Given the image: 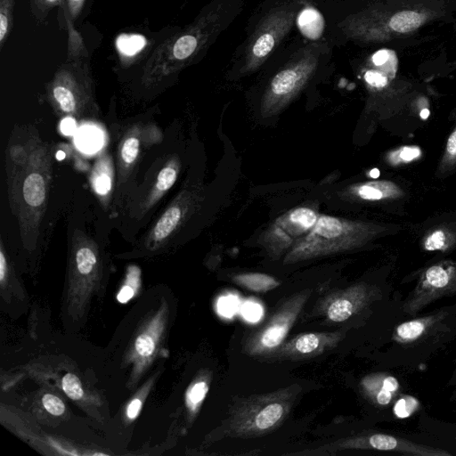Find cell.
<instances>
[{
    "mask_svg": "<svg viewBox=\"0 0 456 456\" xmlns=\"http://www.w3.org/2000/svg\"><path fill=\"white\" fill-rule=\"evenodd\" d=\"M364 233L361 223L319 215L313 229L287 252L283 262L294 264L352 249L361 244Z\"/></svg>",
    "mask_w": 456,
    "mask_h": 456,
    "instance_id": "cell-1",
    "label": "cell"
},
{
    "mask_svg": "<svg viewBox=\"0 0 456 456\" xmlns=\"http://www.w3.org/2000/svg\"><path fill=\"white\" fill-rule=\"evenodd\" d=\"M323 52L322 43L308 45L272 77L260 102L262 117L276 115L297 95L315 73Z\"/></svg>",
    "mask_w": 456,
    "mask_h": 456,
    "instance_id": "cell-2",
    "label": "cell"
},
{
    "mask_svg": "<svg viewBox=\"0 0 456 456\" xmlns=\"http://www.w3.org/2000/svg\"><path fill=\"white\" fill-rule=\"evenodd\" d=\"M297 6L295 2L285 3L272 8L262 17L238 59L240 75L256 71L266 61L292 28Z\"/></svg>",
    "mask_w": 456,
    "mask_h": 456,
    "instance_id": "cell-3",
    "label": "cell"
},
{
    "mask_svg": "<svg viewBox=\"0 0 456 456\" xmlns=\"http://www.w3.org/2000/svg\"><path fill=\"white\" fill-rule=\"evenodd\" d=\"M92 79L86 58L69 60L56 71L49 86V95L57 108L76 113L91 94Z\"/></svg>",
    "mask_w": 456,
    "mask_h": 456,
    "instance_id": "cell-4",
    "label": "cell"
},
{
    "mask_svg": "<svg viewBox=\"0 0 456 456\" xmlns=\"http://www.w3.org/2000/svg\"><path fill=\"white\" fill-rule=\"evenodd\" d=\"M310 294L311 291L306 289L286 300L264 325L248 338L246 352L251 355H264L278 348L295 323Z\"/></svg>",
    "mask_w": 456,
    "mask_h": 456,
    "instance_id": "cell-5",
    "label": "cell"
},
{
    "mask_svg": "<svg viewBox=\"0 0 456 456\" xmlns=\"http://www.w3.org/2000/svg\"><path fill=\"white\" fill-rule=\"evenodd\" d=\"M290 396V392L281 391L248 400L234 414L232 428L240 435L265 433L284 418Z\"/></svg>",
    "mask_w": 456,
    "mask_h": 456,
    "instance_id": "cell-6",
    "label": "cell"
},
{
    "mask_svg": "<svg viewBox=\"0 0 456 456\" xmlns=\"http://www.w3.org/2000/svg\"><path fill=\"white\" fill-rule=\"evenodd\" d=\"M318 216L311 207L294 208L275 219L259 237V241L269 255L278 257L313 229Z\"/></svg>",
    "mask_w": 456,
    "mask_h": 456,
    "instance_id": "cell-7",
    "label": "cell"
},
{
    "mask_svg": "<svg viewBox=\"0 0 456 456\" xmlns=\"http://www.w3.org/2000/svg\"><path fill=\"white\" fill-rule=\"evenodd\" d=\"M456 295V264H437L419 277L402 305L404 314L416 315L431 303Z\"/></svg>",
    "mask_w": 456,
    "mask_h": 456,
    "instance_id": "cell-8",
    "label": "cell"
},
{
    "mask_svg": "<svg viewBox=\"0 0 456 456\" xmlns=\"http://www.w3.org/2000/svg\"><path fill=\"white\" fill-rule=\"evenodd\" d=\"M456 314V305L440 308L430 314L411 319L395 326L392 339L403 349H420L429 340L436 342L449 333V319Z\"/></svg>",
    "mask_w": 456,
    "mask_h": 456,
    "instance_id": "cell-9",
    "label": "cell"
},
{
    "mask_svg": "<svg viewBox=\"0 0 456 456\" xmlns=\"http://www.w3.org/2000/svg\"><path fill=\"white\" fill-rule=\"evenodd\" d=\"M343 448L395 452L416 456H449V452L388 434L375 433L346 440Z\"/></svg>",
    "mask_w": 456,
    "mask_h": 456,
    "instance_id": "cell-10",
    "label": "cell"
},
{
    "mask_svg": "<svg viewBox=\"0 0 456 456\" xmlns=\"http://www.w3.org/2000/svg\"><path fill=\"white\" fill-rule=\"evenodd\" d=\"M377 291L366 285L350 287L329 304L326 314L330 321L341 322L365 306L374 297Z\"/></svg>",
    "mask_w": 456,
    "mask_h": 456,
    "instance_id": "cell-11",
    "label": "cell"
},
{
    "mask_svg": "<svg viewBox=\"0 0 456 456\" xmlns=\"http://www.w3.org/2000/svg\"><path fill=\"white\" fill-rule=\"evenodd\" d=\"M338 341V334L305 333L301 334L281 346L278 356L302 357L317 355L324 349L331 348Z\"/></svg>",
    "mask_w": 456,
    "mask_h": 456,
    "instance_id": "cell-12",
    "label": "cell"
},
{
    "mask_svg": "<svg viewBox=\"0 0 456 456\" xmlns=\"http://www.w3.org/2000/svg\"><path fill=\"white\" fill-rule=\"evenodd\" d=\"M361 385L367 397L379 406L390 404L400 390L397 379L387 373L369 375L362 379Z\"/></svg>",
    "mask_w": 456,
    "mask_h": 456,
    "instance_id": "cell-13",
    "label": "cell"
},
{
    "mask_svg": "<svg viewBox=\"0 0 456 456\" xmlns=\"http://www.w3.org/2000/svg\"><path fill=\"white\" fill-rule=\"evenodd\" d=\"M184 208L182 200L170 205L151 231V239L157 242L167 239L180 224L184 216Z\"/></svg>",
    "mask_w": 456,
    "mask_h": 456,
    "instance_id": "cell-14",
    "label": "cell"
},
{
    "mask_svg": "<svg viewBox=\"0 0 456 456\" xmlns=\"http://www.w3.org/2000/svg\"><path fill=\"white\" fill-rule=\"evenodd\" d=\"M21 190L25 203L31 208H39L45 203L46 182L40 173H29L23 181Z\"/></svg>",
    "mask_w": 456,
    "mask_h": 456,
    "instance_id": "cell-15",
    "label": "cell"
},
{
    "mask_svg": "<svg viewBox=\"0 0 456 456\" xmlns=\"http://www.w3.org/2000/svg\"><path fill=\"white\" fill-rule=\"evenodd\" d=\"M232 281L249 290L265 292L279 286L280 282L273 276L261 273H245L236 274Z\"/></svg>",
    "mask_w": 456,
    "mask_h": 456,
    "instance_id": "cell-16",
    "label": "cell"
},
{
    "mask_svg": "<svg viewBox=\"0 0 456 456\" xmlns=\"http://www.w3.org/2000/svg\"><path fill=\"white\" fill-rule=\"evenodd\" d=\"M427 16L414 11H402L395 13L389 20V27L396 32L407 33L420 27Z\"/></svg>",
    "mask_w": 456,
    "mask_h": 456,
    "instance_id": "cell-17",
    "label": "cell"
},
{
    "mask_svg": "<svg viewBox=\"0 0 456 456\" xmlns=\"http://www.w3.org/2000/svg\"><path fill=\"white\" fill-rule=\"evenodd\" d=\"M297 20L301 32L307 37L316 39L323 30V19L313 8L302 10Z\"/></svg>",
    "mask_w": 456,
    "mask_h": 456,
    "instance_id": "cell-18",
    "label": "cell"
},
{
    "mask_svg": "<svg viewBox=\"0 0 456 456\" xmlns=\"http://www.w3.org/2000/svg\"><path fill=\"white\" fill-rule=\"evenodd\" d=\"M146 38L140 34H121L116 39V48L120 55L131 58L145 47Z\"/></svg>",
    "mask_w": 456,
    "mask_h": 456,
    "instance_id": "cell-19",
    "label": "cell"
},
{
    "mask_svg": "<svg viewBox=\"0 0 456 456\" xmlns=\"http://www.w3.org/2000/svg\"><path fill=\"white\" fill-rule=\"evenodd\" d=\"M178 170V164L175 161H172L159 171L157 177V182L152 190V200H157L173 186L176 181Z\"/></svg>",
    "mask_w": 456,
    "mask_h": 456,
    "instance_id": "cell-20",
    "label": "cell"
},
{
    "mask_svg": "<svg viewBox=\"0 0 456 456\" xmlns=\"http://www.w3.org/2000/svg\"><path fill=\"white\" fill-rule=\"evenodd\" d=\"M351 194L365 200H377L387 195V186L382 182H369L349 189Z\"/></svg>",
    "mask_w": 456,
    "mask_h": 456,
    "instance_id": "cell-21",
    "label": "cell"
},
{
    "mask_svg": "<svg viewBox=\"0 0 456 456\" xmlns=\"http://www.w3.org/2000/svg\"><path fill=\"white\" fill-rule=\"evenodd\" d=\"M75 260L77 269L82 275L91 273L97 263V257L94 249L87 245L81 246L77 248Z\"/></svg>",
    "mask_w": 456,
    "mask_h": 456,
    "instance_id": "cell-22",
    "label": "cell"
},
{
    "mask_svg": "<svg viewBox=\"0 0 456 456\" xmlns=\"http://www.w3.org/2000/svg\"><path fill=\"white\" fill-rule=\"evenodd\" d=\"M15 0H0V46L3 47L12 26Z\"/></svg>",
    "mask_w": 456,
    "mask_h": 456,
    "instance_id": "cell-23",
    "label": "cell"
},
{
    "mask_svg": "<svg viewBox=\"0 0 456 456\" xmlns=\"http://www.w3.org/2000/svg\"><path fill=\"white\" fill-rule=\"evenodd\" d=\"M208 391V385L205 380H200L191 385L186 393V403L191 411H195L200 405Z\"/></svg>",
    "mask_w": 456,
    "mask_h": 456,
    "instance_id": "cell-24",
    "label": "cell"
},
{
    "mask_svg": "<svg viewBox=\"0 0 456 456\" xmlns=\"http://www.w3.org/2000/svg\"><path fill=\"white\" fill-rule=\"evenodd\" d=\"M139 149L140 140L135 134H132L124 140L120 149V157L122 163L126 167L132 165L135 161Z\"/></svg>",
    "mask_w": 456,
    "mask_h": 456,
    "instance_id": "cell-25",
    "label": "cell"
},
{
    "mask_svg": "<svg viewBox=\"0 0 456 456\" xmlns=\"http://www.w3.org/2000/svg\"><path fill=\"white\" fill-rule=\"evenodd\" d=\"M69 28V60L83 59L86 57V50L82 44L79 35L74 30L71 20L67 18Z\"/></svg>",
    "mask_w": 456,
    "mask_h": 456,
    "instance_id": "cell-26",
    "label": "cell"
},
{
    "mask_svg": "<svg viewBox=\"0 0 456 456\" xmlns=\"http://www.w3.org/2000/svg\"><path fill=\"white\" fill-rule=\"evenodd\" d=\"M64 393L72 400H80L84 395L81 382L77 376L73 373H67L61 380Z\"/></svg>",
    "mask_w": 456,
    "mask_h": 456,
    "instance_id": "cell-27",
    "label": "cell"
},
{
    "mask_svg": "<svg viewBox=\"0 0 456 456\" xmlns=\"http://www.w3.org/2000/svg\"><path fill=\"white\" fill-rule=\"evenodd\" d=\"M64 0H30L33 13L40 20L44 19L55 6L62 5Z\"/></svg>",
    "mask_w": 456,
    "mask_h": 456,
    "instance_id": "cell-28",
    "label": "cell"
},
{
    "mask_svg": "<svg viewBox=\"0 0 456 456\" xmlns=\"http://www.w3.org/2000/svg\"><path fill=\"white\" fill-rule=\"evenodd\" d=\"M134 348L138 355L148 357L155 349V342L149 334H141L135 339Z\"/></svg>",
    "mask_w": 456,
    "mask_h": 456,
    "instance_id": "cell-29",
    "label": "cell"
},
{
    "mask_svg": "<svg viewBox=\"0 0 456 456\" xmlns=\"http://www.w3.org/2000/svg\"><path fill=\"white\" fill-rule=\"evenodd\" d=\"M239 306V300L234 296L220 297L217 302V310L220 314L231 317L236 314Z\"/></svg>",
    "mask_w": 456,
    "mask_h": 456,
    "instance_id": "cell-30",
    "label": "cell"
},
{
    "mask_svg": "<svg viewBox=\"0 0 456 456\" xmlns=\"http://www.w3.org/2000/svg\"><path fill=\"white\" fill-rule=\"evenodd\" d=\"M42 403L52 415L60 416L65 411V405L62 401L52 394H45L42 398Z\"/></svg>",
    "mask_w": 456,
    "mask_h": 456,
    "instance_id": "cell-31",
    "label": "cell"
},
{
    "mask_svg": "<svg viewBox=\"0 0 456 456\" xmlns=\"http://www.w3.org/2000/svg\"><path fill=\"white\" fill-rule=\"evenodd\" d=\"M446 237L442 231H436L430 234L425 240V248L428 251L442 249L445 247Z\"/></svg>",
    "mask_w": 456,
    "mask_h": 456,
    "instance_id": "cell-32",
    "label": "cell"
},
{
    "mask_svg": "<svg viewBox=\"0 0 456 456\" xmlns=\"http://www.w3.org/2000/svg\"><path fill=\"white\" fill-rule=\"evenodd\" d=\"M241 313L245 319L249 322L258 321L262 314L263 309L260 305L254 302H247L241 307Z\"/></svg>",
    "mask_w": 456,
    "mask_h": 456,
    "instance_id": "cell-33",
    "label": "cell"
},
{
    "mask_svg": "<svg viewBox=\"0 0 456 456\" xmlns=\"http://www.w3.org/2000/svg\"><path fill=\"white\" fill-rule=\"evenodd\" d=\"M100 137L97 133L87 131L81 134L80 143L86 149H94L99 144Z\"/></svg>",
    "mask_w": 456,
    "mask_h": 456,
    "instance_id": "cell-34",
    "label": "cell"
},
{
    "mask_svg": "<svg viewBox=\"0 0 456 456\" xmlns=\"http://www.w3.org/2000/svg\"><path fill=\"white\" fill-rule=\"evenodd\" d=\"M94 184L98 193L105 194L110 189V177L108 174L102 173L95 177Z\"/></svg>",
    "mask_w": 456,
    "mask_h": 456,
    "instance_id": "cell-35",
    "label": "cell"
},
{
    "mask_svg": "<svg viewBox=\"0 0 456 456\" xmlns=\"http://www.w3.org/2000/svg\"><path fill=\"white\" fill-rule=\"evenodd\" d=\"M364 77L368 84L375 87H382L387 84V78L376 70L367 71Z\"/></svg>",
    "mask_w": 456,
    "mask_h": 456,
    "instance_id": "cell-36",
    "label": "cell"
},
{
    "mask_svg": "<svg viewBox=\"0 0 456 456\" xmlns=\"http://www.w3.org/2000/svg\"><path fill=\"white\" fill-rule=\"evenodd\" d=\"M86 0H67V9L65 17L75 20L81 12Z\"/></svg>",
    "mask_w": 456,
    "mask_h": 456,
    "instance_id": "cell-37",
    "label": "cell"
},
{
    "mask_svg": "<svg viewBox=\"0 0 456 456\" xmlns=\"http://www.w3.org/2000/svg\"><path fill=\"white\" fill-rule=\"evenodd\" d=\"M142 409V401L139 398L133 399L126 409V416L130 419H134L139 415Z\"/></svg>",
    "mask_w": 456,
    "mask_h": 456,
    "instance_id": "cell-38",
    "label": "cell"
},
{
    "mask_svg": "<svg viewBox=\"0 0 456 456\" xmlns=\"http://www.w3.org/2000/svg\"><path fill=\"white\" fill-rule=\"evenodd\" d=\"M134 296V289L130 284H125L117 296L119 303L125 304Z\"/></svg>",
    "mask_w": 456,
    "mask_h": 456,
    "instance_id": "cell-39",
    "label": "cell"
},
{
    "mask_svg": "<svg viewBox=\"0 0 456 456\" xmlns=\"http://www.w3.org/2000/svg\"><path fill=\"white\" fill-rule=\"evenodd\" d=\"M419 154L420 151L417 147H404L399 152L400 159L403 161H411Z\"/></svg>",
    "mask_w": 456,
    "mask_h": 456,
    "instance_id": "cell-40",
    "label": "cell"
},
{
    "mask_svg": "<svg viewBox=\"0 0 456 456\" xmlns=\"http://www.w3.org/2000/svg\"><path fill=\"white\" fill-rule=\"evenodd\" d=\"M7 273V261L4 251L0 252V281L3 283Z\"/></svg>",
    "mask_w": 456,
    "mask_h": 456,
    "instance_id": "cell-41",
    "label": "cell"
},
{
    "mask_svg": "<svg viewBox=\"0 0 456 456\" xmlns=\"http://www.w3.org/2000/svg\"><path fill=\"white\" fill-rule=\"evenodd\" d=\"M447 151L452 155H456V131L453 132L447 142Z\"/></svg>",
    "mask_w": 456,
    "mask_h": 456,
    "instance_id": "cell-42",
    "label": "cell"
},
{
    "mask_svg": "<svg viewBox=\"0 0 456 456\" xmlns=\"http://www.w3.org/2000/svg\"><path fill=\"white\" fill-rule=\"evenodd\" d=\"M61 127H62V131L65 134H70L75 127V124L71 119L68 118L62 122Z\"/></svg>",
    "mask_w": 456,
    "mask_h": 456,
    "instance_id": "cell-43",
    "label": "cell"
},
{
    "mask_svg": "<svg viewBox=\"0 0 456 456\" xmlns=\"http://www.w3.org/2000/svg\"><path fill=\"white\" fill-rule=\"evenodd\" d=\"M428 115H429V110L428 109H424L420 112V117L424 119L427 118L428 117Z\"/></svg>",
    "mask_w": 456,
    "mask_h": 456,
    "instance_id": "cell-44",
    "label": "cell"
},
{
    "mask_svg": "<svg viewBox=\"0 0 456 456\" xmlns=\"http://www.w3.org/2000/svg\"><path fill=\"white\" fill-rule=\"evenodd\" d=\"M379 175V171L377 168H374L370 171V176L373 178H377Z\"/></svg>",
    "mask_w": 456,
    "mask_h": 456,
    "instance_id": "cell-45",
    "label": "cell"
},
{
    "mask_svg": "<svg viewBox=\"0 0 456 456\" xmlns=\"http://www.w3.org/2000/svg\"><path fill=\"white\" fill-rule=\"evenodd\" d=\"M455 383H456V369H455L454 373L452 375V379L450 381V385H453Z\"/></svg>",
    "mask_w": 456,
    "mask_h": 456,
    "instance_id": "cell-46",
    "label": "cell"
}]
</instances>
